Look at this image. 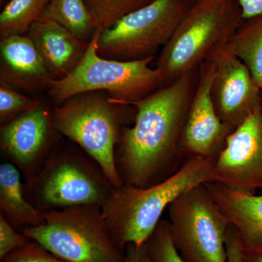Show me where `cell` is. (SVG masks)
<instances>
[{"mask_svg":"<svg viewBox=\"0 0 262 262\" xmlns=\"http://www.w3.org/2000/svg\"><path fill=\"white\" fill-rule=\"evenodd\" d=\"M214 160L189 157L182 167L163 182L148 187L122 184L101 206L117 244L141 246L149 238L163 212L183 193L214 181Z\"/></svg>","mask_w":262,"mask_h":262,"instance_id":"cell-2","label":"cell"},{"mask_svg":"<svg viewBox=\"0 0 262 262\" xmlns=\"http://www.w3.org/2000/svg\"><path fill=\"white\" fill-rule=\"evenodd\" d=\"M97 30L75 70L62 80L54 81L48 93L58 106L72 96L103 91L121 104L132 106L162 87L159 71L150 67L155 57L138 61H117L100 56Z\"/></svg>","mask_w":262,"mask_h":262,"instance_id":"cell-6","label":"cell"},{"mask_svg":"<svg viewBox=\"0 0 262 262\" xmlns=\"http://www.w3.org/2000/svg\"><path fill=\"white\" fill-rule=\"evenodd\" d=\"M192 5L187 0H154L101 32L98 54L125 61L155 57Z\"/></svg>","mask_w":262,"mask_h":262,"instance_id":"cell-9","label":"cell"},{"mask_svg":"<svg viewBox=\"0 0 262 262\" xmlns=\"http://www.w3.org/2000/svg\"><path fill=\"white\" fill-rule=\"evenodd\" d=\"M122 262H149L146 243L141 246L127 245Z\"/></svg>","mask_w":262,"mask_h":262,"instance_id":"cell-28","label":"cell"},{"mask_svg":"<svg viewBox=\"0 0 262 262\" xmlns=\"http://www.w3.org/2000/svg\"><path fill=\"white\" fill-rule=\"evenodd\" d=\"M146 246L149 262H185L172 242L168 220H160Z\"/></svg>","mask_w":262,"mask_h":262,"instance_id":"cell-22","label":"cell"},{"mask_svg":"<svg viewBox=\"0 0 262 262\" xmlns=\"http://www.w3.org/2000/svg\"><path fill=\"white\" fill-rule=\"evenodd\" d=\"M51 0H9L0 14V39L25 35Z\"/></svg>","mask_w":262,"mask_h":262,"instance_id":"cell-20","label":"cell"},{"mask_svg":"<svg viewBox=\"0 0 262 262\" xmlns=\"http://www.w3.org/2000/svg\"><path fill=\"white\" fill-rule=\"evenodd\" d=\"M227 262L242 261V244L238 232L234 227L230 225L227 231Z\"/></svg>","mask_w":262,"mask_h":262,"instance_id":"cell-26","label":"cell"},{"mask_svg":"<svg viewBox=\"0 0 262 262\" xmlns=\"http://www.w3.org/2000/svg\"><path fill=\"white\" fill-rule=\"evenodd\" d=\"M213 78V63L208 58L200 67L198 84L181 137V149L186 158L215 159L232 132L215 111L211 94Z\"/></svg>","mask_w":262,"mask_h":262,"instance_id":"cell-13","label":"cell"},{"mask_svg":"<svg viewBox=\"0 0 262 262\" xmlns=\"http://www.w3.org/2000/svg\"><path fill=\"white\" fill-rule=\"evenodd\" d=\"M129 106L103 91H91L72 96L52 110L57 130L96 160L117 189L123 184L115 163L117 145L135 117Z\"/></svg>","mask_w":262,"mask_h":262,"instance_id":"cell-4","label":"cell"},{"mask_svg":"<svg viewBox=\"0 0 262 262\" xmlns=\"http://www.w3.org/2000/svg\"><path fill=\"white\" fill-rule=\"evenodd\" d=\"M227 46L248 67L255 83L262 89V15L243 20Z\"/></svg>","mask_w":262,"mask_h":262,"instance_id":"cell-19","label":"cell"},{"mask_svg":"<svg viewBox=\"0 0 262 262\" xmlns=\"http://www.w3.org/2000/svg\"><path fill=\"white\" fill-rule=\"evenodd\" d=\"M54 80L27 34L0 41V82L27 91L51 89Z\"/></svg>","mask_w":262,"mask_h":262,"instance_id":"cell-14","label":"cell"},{"mask_svg":"<svg viewBox=\"0 0 262 262\" xmlns=\"http://www.w3.org/2000/svg\"><path fill=\"white\" fill-rule=\"evenodd\" d=\"M213 66L211 94L221 121L233 131L260 104L259 88L248 67L227 44L210 56Z\"/></svg>","mask_w":262,"mask_h":262,"instance_id":"cell-12","label":"cell"},{"mask_svg":"<svg viewBox=\"0 0 262 262\" xmlns=\"http://www.w3.org/2000/svg\"><path fill=\"white\" fill-rule=\"evenodd\" d=\"M242 261L262 262V243L252 247L242 246Z\"/></svg>","mask_w":262,"mask_h":262,"instance_id":"cell-29","label":"cell"},{"mask_svg":"<svg viewBox=\"0 0 262 262\" xmlns=\"http://www.w3.org/2000/svg\"><path fill=\"white\" fill-rule=\"evenodd\" d=\"M214 181L245 194L262 188V108L234 129L214 160Z\"/></svg>","mask_w":262,"mask_h":262,"instance_id":"cell-11","label":"cell"},{"mask_svg":"<svg viewBox=\"0 0 262 262\" xmlns=\"http://www.w3.org/2000/svg\"><path fill=\"white\" fill-rule=\"evenodd\" d=\"M199 68L132 105L135 117L122 130L115 163L122 184L148 187L175 173L187 158L180 141Z\"/></svg>","mask_w":262,"mask_h":262,"instance_id":"cell-1","label":"cell"},{"mask_svg":"<svg viewBox=\"0 0 262 262\" xmlns=\"http://www.w3.org/2000/svg\"><path fill=\"white\" fill-rule=\"evenodd\" d=\"M187 1L190 2L192 4H194V3H200V2L204 1V0H187Z\"/></svg>","mask_w":262,"mask_h":262,"instance_id":"cell-30","label":"cell"},{"mask_svg":"<svg viewBox=\"0 0 262 262\" xmlns=\"http://www.w3.org/2000/svg\"><path fill=\"white\" fill-rule=\"evenodd\" d=\"M0 262H67L57 257L36 241H30L23 247L0 259Z\"/></svg>","mask_w":262,"mask_h":262,"instance_id":"cell-24","label":"cell"},{"mask_svg":"<svg viewBox=\"0 0 262 262\" xmlns=\"http://www.w3.org/2000/svg\"><path fill=\"white\" fill-rule=\"evenodd\" d=\"M40 100L27 97L14 88L0 82V121L1 124L42 104Z\"/></svg>","mask_w":262,"mask_h":262,"instance_id":"cell-23","label":"cell"},{"mask_svg":"<svg viewBox=\"0 0 262 262\" xmlns=\"http://www.w3.org/2000/svg\"><path fill=\"white\" fill-rule=\"evenodd\" d=\"M46 222L24 232L67 262H122L125 251L113 238L101 206L45 213Z\"/></svg>","mask_w":262,"mask_h":262,"instance_id":"cell-7","label":"cell"},{"mask_svg":"<svg viewBox=\"0 0 262 262\" xmlns=\"http://www.w3.org/2000/svg\"><path fill=\"white\" fill-rule=\"evenodd\" d=\"M21 176L13 164L5 161L0 165V214L18 231L46 222L45 213L38 211L26 199Z\"/></svg>","mask_w":262,"mask_h":262,"instance_id":"cell-17","label":"cell"},{"mask_svg":"<svg viewBox=\"0 0 262 262\" xmlns=\"http://www.w3.org/2000/svg\"><path fill=\"white\" fill-rule=\"evenodd\" d=\"M220 211L238 232L243 247L262 243V194H245L216 182L205 184Z\"/></svg>","mask_w":262,"mask_h":262,"instance_id":"cell-16","label":"cell"},{"mask_svg":"<svg viewBox=\"0 0 262 262\" xmlns=\"http://www.w3.org/2000/svg\"><path fill=\"white\" fill-rule=\"evenodd\" d=\"M243 20L235 0L193 4L157 58L155 68L163 79L162 87L199 68L217 48L228 42Z\"/></svg>","mask_w":262,"mask_h":262,"instance_id":"cell-5","label":"cell"},{"mask_svg":"<svg viewBox=\"0 0 262 262\" xmlns=\"http://www.w3.org/2000/svg\"><path fill=\"white\" fill-rule=\"evenodd\" d=\"M116 189L99 164L70 141H61L37 175L23 185L26 199L43 213L102 206Z\"/></svg>","mask_w":262,"mask_h":262,"instance_id":"cell-3","label":"cell"},{"mask_svg":"<svg viewBox=\"0 0 262 262\" xmlns=\"http://www.w3.org/2000/svg\"><path fill=\"white\" fill-rule=\"evenodd\" d=\"M0 1H1V3H3L5 1H9V0H0Z\"/></svg>","mask_w":262,"mask_h":262,"instance_id":"cell-31","label":"cell"},{"mask_svg":"<svg viewBox=\"0 0 262 262\" xmlns=\"http://www.w3.org/2000/svg\"><path fill=\"white\" fill-rule=\"evenodd\" d=\"M172 242L185 262H227L230 224L204 184L179 195L169 206Z\"/></svg>","mask_w":262,"mask_h":262,"instance_id":"cell-8","label":"cell"},{"mask_svg":"<svg viewBox=\"0 0 262 262\" xmlns=\"http://www.w3.org/2000/svg\"><path fill=\"white\" fill-rule=\"evenodd\" d=\"M38 20H53L89 42L98 30L84 0H51Z\"/></svg>","mask_w":262,"mask_h":262,"instance_id":"cell-18","label":"cell"},{"mask_svg":"<svg viewBox=\"0 0 262 262\" xmlns=\"http://www.w3.org/2000/svg\"><path fill=\"white\" fill-rule=\"evenodd\" d=\"M27 35L55 81L62 80L75 70L90 44L51 20H37Z\"/></svg>","mask_w":262,"mask_h":262,"instance_id":"cell-15","label":"cell"},{"mask_svg":"<svg viewBox=\"0 0 262 262\" xmlns=\"http://www.w3.org/2000/svg\"><path fill=\"white\" fill-rule=\"evenodd\" d=\"M32 241L27 234L17 230L0 214V259Z\"/></svg>","mask_w":262,"mask_h":262,"instance_id":"cell-25","label":"cell"},{"mask_svg":"<svg viewBox=\"0 0 262 262\" xmlns=\"http://www.w3.org/2000/svg\"><path fill=\"white\" fill-rule=\"evenodd\" d=\"M61 137L53 113L43 103L1 124L2 157L18 168L24 182H27L44 166Z\"/></svg>","mask_w":262,"mask_h":262,"instance_id":"cell-10","label":"cell"},{"mask_svg":"<svg viewBox=\"0 0 262 262\" xmlns=\"http://www.w3.org/2000/svg\"><path fill=\"white\" fill-rule=\"evenodd\" d=\"M154 0H84L94 15L98 30L111 28L118 20Z\"/></svg>","mask_w":262,"mask_h":262,"instance_id":"cell-21","label":"cell"},{"mask_svg":"<svg viewBox=\"0 0 262 262\" xmlns=\"http://www.w3.org/2000/svg\"><path fill=\"white\" fill-rule=\"evenodd\" d=\"M241 8L244 20L262 15V0H235Z\"/></svg>","mask_w":262,"mask_h":262,"instance_id":"cell-27","label":"cell"}]
</instances>
